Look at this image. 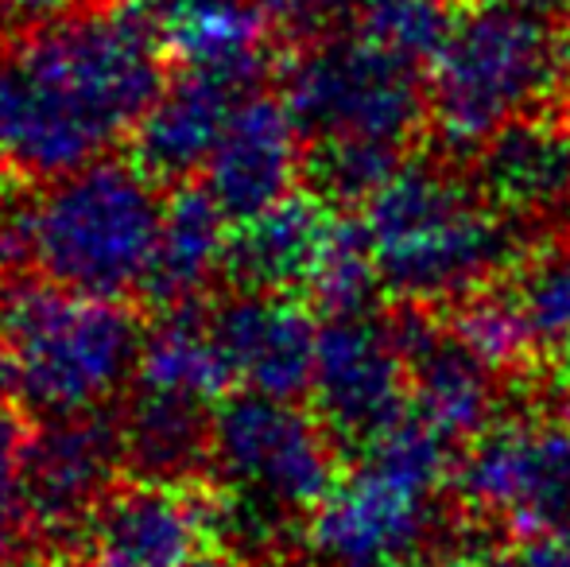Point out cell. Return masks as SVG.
<instances>
[{
	"label": "cell",
	"instance_id": "6da1fadb",
	"mask_svg": "<svg viewBox=\"0 0 570 567\" xmlns=\"http://www.w3.org/2000/svg\"><path fill=\"white\" fill-rule=\"evenodd\" d=\"M384 295L412 307H458L524 257L520 222L497 211L478 183L443 164L407 159L365 203Z\"/></svg>",
	"mask_w": 570,
	"mask_h": 567
},
{
	"label": "cell",
	"instance_id": "7a4b0ae2",
	"mask_svg": "<svg viewBox=\"0 0 570 567\" xmlns=\"http://www.w3.org/2000/svg\"><path fill=\"white\" fill-rule=\"evenodd\" d=\"M567 75L559 0H470L428 67L431 125L451 151H478L512 121L543 114Z\"/></svg>",
	"mask_w": 570,
	"mask_h": 567
},
{
	"label": "cell",
	"instance_id": "3957f363",
	"mask_svg": "<svg viewBox=\"0 0 570 567\" xmlns=\"http://www.w3.org/2000/svg\"><path fill=\"white\" fill-rule=\"evenodd\" d=\"M144 331L125 300L47 276L0 281V346L16 365V397L43 420L106 409L136 378Z\"/></svg>",
	"mask_w": 570,
	"mask_h": 567
},
{
	"label": "cell",
	"instance_id": "277c9868",
	"mask_svg": "<svg viewBox=\"0 0 570 567\" xmlns=\"http://www.w3.org/2000/svg\"><path fill=\"white\" fill-rule=\"evenodd\" d=\"M338 447L299 401L253 389L222 401L214 409V475L226 486L222 540L240 553H276L342 482Z\"/></svg>",
	"mask_w": 570,
	"mask_h": 567
},
{
	"label": "cell",
	"instance_id": "5b68a950",
	"mask_svg": "<svg viewBox=\"0 0 570 567\" xmlns=\"http://www.w3.org/2000/svg\"><path fill=\"white\" fill-rule=\"evenodd\" d=\"M164 203L136 159H90L31 203V265L62 287L125 300L144 287Z\"/></svg>",
	"mask_w": 570,
	"mask_h": 567
},
{
	"label": "cell",
	"instance_id": "8992f818",
	"mask_svg": "<svg viewBox=\"0 0 570 567\" xmlns=\"http://www.w3.org/2000/svg\"><path fill=\"white\" fill-rule=\"evenodd\" d=\"M28 62L101 144L132 137L167 86V47L151 0H109L31 23L16 36Z\"/></svg>",
	"mask_w": 570,
	"mask_h": 567
},
{
	"label": "cell",
	"instance_id": "52a82bcc",
	"mask_svg": "<svg viewBox=\"0 0 570 567\" xmlns=\"http://www.w3.org/2000/svg\"><path fill=\"white\" fill-rule=\"evenodd\" d=\"M284 101L307 140L412 148L431 121L428 70L361 31L318 36L287 62Z\"/></svg>",
	"mask_w": 570,
	"mask_h": 567
},
{
	"label": "cell",
	"instance_id": "ba28073f",
	"mask_svg": "<svg viewBox=\"0 0 570 567\" xmlns=\"http://www.w3.org/2000/svg\"><path fill=\"white\" fill-rule=\"evenodd\" d=\"M470 514L520 540L570 521V412L528 409L470 439L454 470Z\"/></svg>",
	"mask_w": 570,
	"mask_h": 567
},
{
	"label": "cell",
	"instance_id": "9c48e42d",
	"mask_svg": "<svg viewBox=\"0 0 570 567\" xmlns=\"http://www.w3.org/2000/svg\"><path fill=\"white\" fill-rule=\"evenodd\" d=\"M125 467L120 412L90 409L47 417L28 443L31 532L47 553H82L98 506L117 490Z\"/></svg>",
	"mask_w": 570,
	"mask_h": 567
},
{
	"label": "cell",
	"instance_id": "30bf717a",
	"mask_svg": "<svg viewBox=\"0 0 570 567\" xmlns=\"http://www.w3.org/2000/svg\"><path fill=\"white\" fill-rule=\"evenodd\" d=\"M307 397L334 439L357 454L396 424L412 409V381L392 319L381 311L326 319Z\"/></svg>",
	"mask_w": 570,
	"mask_h": 567
},
{
	"label": "cell",
	"instance_id": "8fae6325",
	"mask_svg": "<svg viewBox=\"0 0 570 567\" xmlns=\"http://www.w3.org/2000/svg\"><path fill=\"white\" fill-rule=\"evenodd\" d=\"M222 540V501L198 486H117L86 532L90 567H203Z\"/></svg>",
	"mask_w": 570,
	"mask_h": 567
},
{
	"label": "cell",
	"instance_id": "7c38bea8",
	"mask_svg": "<svg viewBox=\"0 0 570 567\" xmlns=\"http://www.w3.org/2000/svg\"><path fill=\"white\" fill-rule=\"evenodd\" d=\"M431 493L361 462L307 517L303 545L318 567H400L423 553Z\"/></svg>",
	"mask_w": 570,
	"mask_h": 567
},
{
	"label": "cell",
	"instance_id": "4fadbf2b",
	"mask_svg": "<svg viewBox=\"0 0 570 567\" xmlns=\"http://www.w3.org/2000/svg\"><path fill=\"white\" fill-rule=\"evenodd\" d=\"M210 326L233 381L253 393L287 397V401L311 393L323 323L299 295L233 287L226 300L210 307Z\"/></svg>",
	"mask_w": 570,
	"mask_h": 567
},
{
	"label": "cell",
	"instance_id": "5bb4252c",
	"mask_svg": "<svg viewBox=\"0 0 570 567\" xmlns=\"http://www.w3.org/2000/svg\"><path fill=\"white\" fill-rule=\"evenodd\" d=\"M307 172V137L284 98L256 90L237 106L214 156L203 167V187L233 226L295 195Z\"/></svg>",
	"mask_w": 570,
	"mask_h": 567
},
{
	"label": "cell",
	"instance_id": "9a60e30c",
	"mask_svg": "<svg viewBox=\"0 0 570 567\" xmlns=\"http://www.w3.org/2000/svg\"><path fill=\"white\" fill-rule=\"evenodd\" d=\"M392 331L404 350L412 381V412L435 424L446 439H473L493 424L497 373L454 323H443L435 307L400 303L392 311Z\"/></svg>",
	"mask_w": 570,
	"mask_h": 567
},
{
	"label": "cell",
	"instance_id": "2e32d148",
	"mask_svg": "<svg viewBox=\"0 0 570 567\" xmlns=\"http://www.w3.org/2000/svg\"><path fill=\"white\" fill-rule=\"evenodd\" d=\"M261 82L248 70L179 67L132 129V159L159 183H187L206 167L229 117Z\"/></svg>",
	"mask_w": 570,
	"mask_h": 567
},
{
	"label": "cell",
	"instance_id": "e0dca14e",
	"mask_svg": "<svg viewBox=\"0 0 570 567\" xmlns=\"http://www.w3.org/2000/svg\"><path fill=\"white\" fill-rule=\"evenodd\" d=\"M0 148L23 179H59L106 156V144L62 106L16 39L0 43Z\"/></svg>",
	"mask_w": 570,
	"mask_h": 567
},
{
	"label": "cell",
	"instance_id": "ac0fdd59",
	"mask_svg": "<svg viewBox=\"0 0 570 567\" xmlns=\"http://www.w3.org/2000/svg\"><path fill=\"white\" fill-rule=\"evenodd\" d=\"M473 183L517 222L570 214V125L543 114L512 121L478 148Z\"/></svg>",
	"mask_w": 570,
	"mask_h": 567
},
{
	"label": "cell",
	"instance_id": "d6986e66",
	"mask_svg": "<svg viewBox=\"0 0 570 567\" xmlns=\"http://www.w3.org/2000/svg\"><path fill=\"white\" fill-rule=\"evenodd\" d=\"M338 214L315 190H295L284 203L233 226L226 281L240 292L303 295L331 242Z\"/></svg>",
	"mask_w": 570,
	"mask_h": 567
},
{
	"label": "cell",
	"instance_id": "ffe728a7",
	"mask_svg": "<svg viewBox=\"0 0 570 567\" xmlns=\"http://www.w3.org/2000/svg\"><path fill=\"white\" fill-rule=\"evenodd\" d=\"M233 222L206 187H175L164 203L156 253L144 276V300L156 311L190 307L218 276H226Z\"/></svg>",
	"mask_w": 570,
	"mask_h": 567
},
{
	"label": "cell",
	"instance_id": "44dd1931",
	"mask_svg": "<svg viewBox=\"0 0 570 567\" xmlns=\"http://www.w3.org/2000/svg\"><path fill=\"white\" fill-rule=\"evenodd\" d=\"M214 409L218 404L132 385L120 409L125 470L144 482L195 486L214 470Z\"/></svg>",
	"mask_w": 570,
	"mask_h": 567
},
{
	"label": "cell",
	"instance_id": "7402d4cb",
	"mask_svg": "<svg viewBox=\"0 0 570 567\" xmlns=\"http://www.w3.org/2000/svg\"><path fill=\"white\" fill-rule=\"evenodd\" d=\"M164 47L179 67L268 75V20L261 0H151Z\"/></svg>",
	"mask_w": 570,
	"mask_h": 567
},
{
	"label": "cell",
	"instance_id": "603a6c76",
	"mask_svg": "<svg viewBox=\"0 0 570 567\" xmlns=\"http://www.w3.org/2000/svg\"><path fill=\"white\" fill-rule=\"evenodd\" d=\"M229 381L233 373L218 339H214L210 311H198V303L159 311L156 323L144 331L132 385L179 393L203 404H222L218 397L229 389Z\"/></svg>",
	"mask_w": 570,
	"mask_h": 567
},
{
	"label": "cell",
	"instance_id": "cb8c5ba5",
	"mask_svg": "<svg viewBox=\"0 0 570 567\" xmlns=\"http://www.w3.org/2000/svg\"><path fill=\"white\" fill-rule=\"evenodd\" d=\"M501 287L520 315L532 354H559L570 342V237L524 253Z\"/></svg>",
	"mask_w": 570,
	"mask_h": 567
},
{
	"label": "cell",
	"instance_id": "d4e9b609",
	"mask_svg": "<svg viewBox=\"0 0 570 567\" xmlns=\"http://www.w3.org/2000/svg\"><path fill=\"white\" fill-rule=\"evenodd\" d=\"M303 295L326 319L368 315V311H376V300L384 295V281L361 222L338 218V226H334L331 242H326Z\"/></svg>",
	"mask_w": 570,
	"mask_h": 567
},
{
	"label": "cell",
	"instance_id": "484cf974",
	"mask_svg": "<svg viewBox=\"0 0 570 567\" xmlns=\"http://www.w3.org/2000/svg\"><path fill=\"white\" fill-rule=\"evenodd\" d=\"M407 164L404 148L368 140H307V172L315 195L326 203H361L365 206L400 167Z\"/></svg>",
	"mask_w": 570,
	"mask_h": 567
},
{
	"label": "cell",
	"instance_id": "4316f807",
	"mask_svg": "<svg viewBox=\"0 0 570 567\" xmlns=\"http://www.w3.org/2000/svg\"><path fill=\"white\" fill-rule=\"evenodd\" d=\"M454 16L451 0H365L353 16V31L428 70L451 36Z\"/></svg>",
	"mask_w": 570,
	"mask_h": 567
},
{
	"label": "cell",
	"instance_id": "83f0119b",
	"mask_svg": "<svg viewBox=\"0 0 570 567\" xmlns=\"http://www.w3.org/2000/svg\"><path fill=\"white\" fill-rule=\"evenodd\" d=\"M28 443V420L12 401H0V545H16L23 540V532H31Z\"/></svg>",
	"mask_w": 570,
	"mask_h": 567
},
{
	"label": "cell",
	"instance_id": "f1b7e54d",
	"mask_svg": "<svg viewBox=\"0 0 570 567\" xmlns=\"http://www.w3.org/2000/svg\"><path fill=\"white\" fill-rule=\"evenodd\" d=\"M268 20L287 36L318 39L342 20H353L365 0H261Z\"/></svg>",
	"mask_w": 570,
	"mask_h": 567
},
{
	"label": "cell",
	"instance_id": "f546056e",
	"mask_svg": "<svg viewBox=\"0 0 570 567\" xmlns=\"http://www.w3.org/2000/svg\"><path fill=\"white\" fill-rule=\"evenodd\" d=\"M517 567H570V521L528 537L517 553Z\"/></svg>",
	"mask_w": 570,
	"mask_h": 567
},
{
	"label": "cell",
	"instance_id": "4dcf8cb0",
	"mask_svg": "<svg viewBox=\"0 0 570 567\" xmlns=\"http://www.w3.org/2000/svg\"><path fill=\"white\" fill-rule=\"evenodd\" d=\"M400 567H517V560H504L489 545H451V548H431V553L412 556Z\"/></svg>",
	"mask_w": 570,
	"mask_h": 567
},
{
	"label": "cell",
	"instance_id": "1f68e13d",
	"mask_svg": "<svg viewBox=\"0 0 570 567\" xmlns=\"http://www.w3.org/2000/svg\"><path fill=\"white\" fill-rule=\"evenodd\" d=\"M70 0H0V20L8 23H39L51 20L67 8Z\"/></svg>",
	"mask_w": 570,
	"mask_h": 567
},
{
	"label": "cell",
	"instance_id": "d6a6232c",
	"mask_svg": "<svg viewBox=\"0 0 570 567\" xmlns=\"http://www.w3.org/2000/svg\"><path fill=\"white\" fill-rule=\"evenodd\" d=\"M23 175L12 167V159L4 156V148H0V218H4L8 211H16V183H20Z\"/></svg>",
	"mask_w": 570,
	"mask_h": 567
},
{
	"label": "cell",
	"instance_id": "836d02e7",
	"mask_svg": "<svg viewBox=\"0 0 570 567\" xmlns=\"http://www.w3.org/2000/svg\"><path fill=\"white\" fill-rule=\"evenodd\" d=\"M16 397V365L8 358V350L0 346V401H12Z\"/></svg>",
	"mask_w": 570,
	"mask_h": 567
},
{
	"label": "cell",
	"instance_id": "e575fe53",
	"mask_svg": "<svg viewBox=\"0 0 570 567\" xmlns=\"http://www.w3.org/2000/svg\"><path fill=\"white\" fill-rule=\"evenodd\" d=\"M0 567H47V564L31 553H16L12 545H0Z\"/></svg>",
	"mask_w": 570,
	"mask_h": 567
},
{
	"label": "cell",
	"instance_id": "d590c367",
	"mask_svg": "<svg viewBox=\"0 0 570 567\" xmlns=\"http://www.w3.org/2000/svg\"><path fill=\"white\" fill-rule=\"evenodd\" d=\"M559 385H563L567 397H570V342L559 350Z\"/></svg>",
	"mask_w": 570,
	"mask_h": 567
},
{
	"label": "cell",
	"instance_id": "8d00e7d4",
	"mask_svg": "<svg viewBox=\"0 0 570 567\" xmlns=\"http://www.w3.org/2000/svg\"><path fill=\"white\" fill-rule=\"evenodd\" d=\"M203 567H248V564H240V560H222V556H210Z\"/></svg>",
	"mask_w": 570,
	"mask_h": 567
},
{
	"label": "cell",
	"instance_id": "74e56055",
	"mask_svg": "<svg viewBox=\"0 0 570 567\" xmlns=\"http://www.w3.org/2000/svg\"><path fill=\"white\" fill-rule=\"evenodd\" d=\"M563 4H567V8H570V0H563Z\"/></svg>",
	"mask_w": 570,
	"mask_h": 567
},
{
	"label": "cell",
	"instance_id": "f35d334b",
	"mask_svg": "<svg viewBox=\"0 0 570 567\" xmlns=\"http://www.w3.org/2000/svg\"><path fill=\"white\" fill-rule=\"evenodd\" d=\"M567 82H570V75H567Z\"/></svg>",
	"mask_w": 570,
	"mask_h": 567
}]
</instances>
